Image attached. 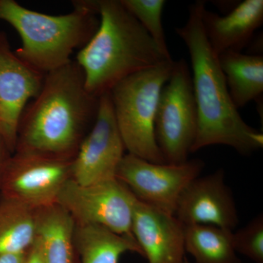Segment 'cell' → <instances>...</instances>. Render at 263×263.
Segmentation results:
<instances>
[{"label":"cell","mask_w":263,"mask_h":263,"mask_svg":"<svg viewBox=\"0 0 263 263\" xmlns=\"http://www.w3.org/2000/svg\"><path fill=\"white\" fill-rule=\"evenodd\" d=\"M76 223L59 204L37 209V245L44 263H80L75 245Z\"/></svg>","instance_id":"9a60e30c"},{"label":"cell","mask_w":263,"mask_h":263,"mask_svg":"<svg viewBox=\"0 0 263 263\" xmlns=\"http://www.w3.org/2000/svg\"><path fill=\"white\" fill-rule=\"evenodd\" d=\"M135 200L136 197L117 178L87 185L70 179L62 188L57 203L76 224H96L134 238L132 224Z\"/></svg>","instance_id":"52a82bcc"},{"label":"cell","mask_w":263,"mask_h":263,"mask_svg":"<svg viewBox=\"0 0 263 263\" xmlns=\"http://www.w3.org/2000/svg\"><path fill=\"white\" fill-rule=\"evenodd\" d=\"M27 252L0 255V263H24Z\"/></svg>","instance_id":"cb8c5ba5"},{"label":"cell","mask_w":263,"mask_h":263,"mask_svg":"<svg viewBox=\"0 0 263 263\" xmlns=\"http://www.w3.org/2000/svg\"><path fill=\"white\" fill-rule=\"evenodd\" d=\"M100 100L86 90L76 61L48 72L19 119L14 152L73 160L96 121Z\"/></svg>","instance_id":"6da1fadb"},{"label":"cell","mask_w":263,"mask_h":263,"mask_svg":"<svg viewBox=\"0 0 263 263\" xmlns=\"http://www.w3.org/2000/svg\"><path fill=\"white\" fill-rule=\"evenodd\" d=\"M204 6L203 0L190 5L186 24L176 28L187 48L193 71L198 126L192 153L207 146L223 145L249 156L262 148L263 135L245 122L230 98L219 57L202 27L200 13Z\"/></svg>","instance_id":"7a4b0ae2"},{"label":"cell","mask_w":263,"mask_h":263,"mask_svg":"<svg viewBox=\"0 0 263 263\" xmlns=\"http://www.w3.org/2000/svg\"><path fill=\"white\" fill-rule=\"evenodd\" d=\"M124 6L139 22L157 45L162 56L173 60L162 25L164 0H121Z\"/></svg>","instance_id":"ffe728a7"},{"label":"cell","mask_w":263,"mask_h":263,"mask_svg":"<svg viewBox=\"0 0 263 263\" xmlns=\"http://www.w3.org/2000/svg\"><path fill=\"white\" fill-rule=\"evenodd\" d=\"M67 14H45L24 8L15 0H0V20L18 33L22 45L15 53L46 75L70 63L75 50L87 44L100 24L97 0L74 1Z\"/></svg>","instance_id":"277c9868"},{"label":"cell","mask_w":263,"mask_h":263,"mask_svg":"<svg viewBox=\"0 0 263 263\" xmlns=\"http://www.w3.org/2000/svg\"><path fill=\"white\" fill-rule=\"evenodd\" d=\"M174 62L164 61L136 72L109 92L125 150L154 163H166L156 139L155 117L161 91L171 75Z\"/></svg>","instance_id":"5b68a950"},{"label":"cell","mask_w":263,"mask_h":263,"mask_svg":"<svg viewBox=\"0 0 263 263\" xmlns=\"http://www.w3.org/2000/svg\"><path fill=\"white\" fill-rule=\"evenodd\" d=\"M132 233L148 263H186L184 226L136 197Z\"/></svg>","instance_id":"4fadbf2b"},{"label":"cell","mask_w":263,"mask_h":263,"mask_svg":"<svg viewBox=\"0 0 263 263\" xmlns=\"http://www.w3.org/2000/svg\"><path fill=\"white\" fill-rule=\"evenodd\" d=\"M204 165L199 159L180 164L154 163L127 153L116 178L140 201L174 216L181 193L200 176Z\"/></svg>","instance_id":"9c48e42d"},{"label":"cell","mask_w":263,"mask_h":263,"mask_svg":"<svg viewBox=\"0 0 263 263\" xmlns=\"http://www.w3.org/2000/svg\"><path fill=\"white\" fill-rule=\"evenodd\" d=\"M235 252L254 263H263V215L259 214L247 226L232 233Z\"/></svg>","instance_id":"44dd1931"},{"label":"cell","mask_w":263,"mask_h":263,"mask_svg":"<svg viewBox=\"0 0 263 263\" xmlns=\"http://www.w3.org/2000/svg\"><path fill=\"white\" fill-rule=\"evenodd\" d=\"M37 209L0 197V255L24 253L34 245Z\"/></svg>","instance_id":"ac0fdd59"},{"label":"cell","mask_w":263,"mask_h":263,"mask_svg":"<svg viewBox=\"0 0 263 263\" xmlns=\"http://www.w3.org/2000/svg\"><path fill=\"white\" fill-rule=\"evenodd\" d=\"M186 263H191V262H189V260H188V259H186Z\"/></svg>","instance_id":"d4e9b609"},{"label":"cell","mask_w":263,"mask_h":263,"mask_svg":"<svg viewBox=\"0 0 263 263\" xmlns=\"http://www.w3.org/2000/svg\"><path fill=\"white\" fill-rule=\"evenodd\" d=\"M230 98L239 109L252 100H260L263 93V56L226 51L219 57Z\"/></svg>","instance_id":"2e32d148"},{"label":"cell","mask_w":263,"mask_h":263,"mask_svg":"<svg viewBox=\"0 0 263 263\" xmlns=\"http://www.w3.org/2000/svg\"><path fill=\"white\" fill-rule=\"evenodd\" d=\"M12 155L13 153L7 144L5 138L0 133V188H1L2 181H3L5 167H6L7 163Z\"/></svg>","instance_id":"7402d4cb"},{"label":"cell","mask_w":263,"mask_h":263,"mask_svg":"<svg viewBox=\"0 0 263 263\" xmlns=\"http://www.w3.org/2000/svg\"><path fill=\"white\" fill-rule=\"evenodd\" d=\"M197 126L192 73L187 62L181 59L174 62L156 113V139L166 163L180 164L189 160Z\"/></svg>","instance_id":"8992f818"},{"label":"cell","mask_w":263,"mask_h":263,"mask_svg":"<svg viewBox=\"0 0 263 263\" xmlns=\"http://www.w3.org/2000/svg\"><path fill=\"white\" fill-rule=\"evenodd\" d=\"M72 160L15 152L5 167L0 197L33 209L57 203L62 188L72 179Z\"/></svg>","instance_id":"ba28073f"},{"label":"cell","mask_w":263,"mask_h":263,"mask_svg":"<svg viewBox=\"0 0 263 263\" xmlns=\"http://www.w3.org/2000/svg\"><path fill=\"white\" fill-rule=\"evenodd\" d=\"M24 263H44L37 240H35L34 245L27 252Z\"/></svg>","instance_id":"603a6c76"},{"label":"cell","mask_w":263,"mask_h":263,"mask_svg":"<svg viewBox=\"0 0 263 263\" xmlns=\"http://www.w3.org/2000/svg\"><path fill=\"white\" fill-rule=\"evenodd\" d=\"M0 119H1V114H0Z\"/></svg>","instance_id":"484cf974"},{"label":"cell","mask_w":263,"mask_h":263,"mask_svg":"<svg viewBox=\"0 0 263 263\" xmlns=\"http://www.w3.org/2000/svg\"><path fill=\"white\" fill-rule=\"evenodd\" d=\"M45 76L19 58L0 32V133L13 154L19 119L29 100L39 94Z\"/></svg>","instance_id":"8fae6325"},{"label":"cell","mask_w":263,"mask_h":263,"mask_svg":"<svg viewBox=\"0 0 263 263\" xmlns=\"http://www.w3.org/2000/svg\"><path fill=\"white\" fill-rule=\"evenodd\" d=\"M200 18L204 32L218 57L226 51L242 52L263 23L262 0H245L226 15L202 8Z\"/></svg>","instance_id":"5bb4252c"},{"label":"cell","mask_w":263,"mask_h":263,"mask_svg":"<svg viewBox=\"0 0 263 263\" xmlns=\"http://www.w3.org/2000/svg\"><path fill=\"white\" fill-rule=\"evenodd\" d=\"M75 245L80 263H119L124 253L143 256L136 238L96 224H76Z\"/></svg>","instance_id":"e0dca14e"},{"label":"cell","mask_w":263,"mask_h":263,"mask_svg":"<svg viewBox=\"0 0 263 263\" xmlns=\"http://www.w3.org/2000/svg\"><path fill=\"white\" fill-rule=\"evenodd\" d=\"M125 151L110 93H106L100 97L96 121L72 160V179L87 185L115 179Z\"/></svg>","instance_id":"30bf717a"},{"label":"cell","mask_w":263,"mask_h":263,"mask_svg":"<svg viewBox=\"0 0 263 263\" xmlns=\"http://www.w3.org/2000/svg\"><path fill=\"white\" fill-rule=\"evenodd\" d=\"M97 6L98 30L76 62L86 90L100 98L126 78L169 60L121 0H97Z\"/></svg>","instance_id":"3957f363"},{"label":"cell","mask_w":263,"mask_h":263,"mask_svg":"<svg viewBox=\"0 0 263 263\" xmlns=\"http://www.w3.org/2000/svg\"><path fill=\"white\" fill-rule=\"evenodd\" d=\"M229 230L206 224L184 226L185 250L196 263H242Z\"/></svg>","instance_id":"d6986e66"},{"label":"cell","mask_w":263,"mask_h":263,"mask_svg":"<svg viewBox=\"0 0 263 263\" xmlns=\"http://www.w3.org/2000/svg\"><path fill=\"white\" fill-rule=\"evenodd\" d=\"M174 216L184 226L206 224L233 231L239 217L224 170L194 179L181 193Z\"/></svg>","instance_id":"7c38bea8"}]
</instances>
